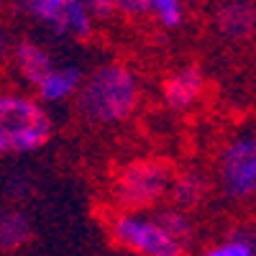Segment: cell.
Instances as JSON below:
<instances>
[{"instance_id": "cell-15", "label": "cell", "mask_w": 256, "mask_h": 256, "mask_svg": "<svg viewBox=\"0 0 256 256\" xmlns=\"http://www.w3.org/2000/svg\"><path fill=\"white\" fill-rule=\"evenodd\" d=\"M92 18H108L116 10V0H80Z\"/></svg>"}, {"instance_id": "cell-14", "label": "cell", "mask_w": 256, "mask_h": 256, "mask_svg": "<svg viewBox=\"0 0 256 256\" xmlns=\"http://www.w3.org/2000/svg\"><path fill=\"white\" fill-rule=\"evenodd\" d=\"M254 254V241L248 236H230L220 246L210 248V256H251Z\"/></svg>"}, {"instance_id": "cell-12", "label": "cell", "mask_w": 256, "mask_h": 256, "mask_svg": "<svg viewBox=\"0 0 256 256\" xmlns=\"http://www.w3.org/2000/svg\"><path fill=\"white\" fill-rule=\"evenodd\" d=\"M156 223L172 236L180 246H184L187 244V238H190V223H187V218L182 216V212H162V216L156 218Z\"/></svg>"}, {"instance_id": "cell-8", "label": "cell", "mask_w": 256, "mask_h": 256, "mask_svg": "<svg viewBox=\"0 0 256 256\" xmlns=\"http://www.w3.org/2000/svg\"><path fill=\"white\" fill-rule=\"evenodd\" d=\"M200 90H202V74L195 67H187V70L169 77L166 100H169V105H174V108H184V105H190L200 95Z\"/></svg>"}, {"instance_id": "cell-11", "label": "cell", "mask_w": 256, "mask_h": 256, "mask_svg": "<svg viewBox=\"0 0 256 256\" xmlns=\"http://www.w3.org/2000/svg\"><path fill=\"white\" fill-rule=\"evenodd\" d=\"M28 236L31 228L24 216H16V212L0 216V248H18L28 241Z\"/></svg>"}, {"instance_id": "cell-4", "label": "cell", "mask_w": 256, "mask_h": 256, "mask_svg": "<svg viewBox=\"0 0 256 256\" xmlns=\"http://www.w3.org/2000/svg\"><path fill=\"white\" fill-rule=\"evenodd\" d=\"M24 8L54 34L84 38L92 31V16L80 0H24Z\"/></svg>"}, {"instance_id": "cell-1", "label": "cell", "mask_w": 256, "mask_h": 256, "mask_svg": "<svg viewBox=\"0 0 256 256\" xmlns=\"http://www.w3.org/2000/svg\"><path fill=\"white\" fill-rule=\"evenodd\" d=\"M136 98H138L136 77L126 67L110 64V67L98 70L82 84L80 108L95 123H113L131 113Z\"/></svg>"}, {"instance_id": "cell-18", "label": "cell", "mask_w": 256, "mask_h": 256, "mask_svg": "<svg viewBox=\"0 0 256 256\" xmlns=\"http://www.w3.org/2000/svg\"><path fill=\"white\" fill-rule=\"evenodd\" d=\"M6 54H8V34H6L3 26H0V62L6 59Z\"/></svg>"}, {"instance_id": "cell-3", "label": "cell", "mask_w": 256, "mask_h": 256, "mask_svg": "<svg viewBox=\"0 0 256 256\" xmlns=\"http://www.w3.org/2000/svg\"><path fill=\"white\" fill-rule=\"evenodd\" d=\"M113 236L120 246L144 256H174L182 246L152 218L141 216H120L113 223Z\"/></svg>"}, {"instance_id": "cell-5", "label": "cell", "mask_w": 256, "mask_h": 256, "mask_svg": "<svg viewBox=\"0 0 256 256\" xmlns=\"http://www.w3.org/2000/svg\"><path fill=\"white\" fill-rule=\"evenodd\" d=\"M220 182L230 198L244 200L256 187V144L251 136L233 141L220 159Z\"/></svg>"}, {"instance_id": "cell-10", "label": "cell", "mask_w": 256, "mask_h": 256, "mask_svg": "<svg viewBox=\"0 0 256 256\" xmlns=\"http://www.w3.org/2000/svg\"><path fill=\"white\" fill-rule=\"evenodd\" d=\"M218 26L226 36L230 38H241L251 28V8L244 3H228L218 13Z\"/></svg>"}, {"instance_id": "cell-19", "label": "cell", "mask_w": 256, "mask_h": 256, "mask_svg": "<svg viewBox=\"0 0 256 256\" xmlns=\"http://www.w3.org/2000/svg\"><path fill=\"white\" fill-rule=\"evenodd\" d=\"M0 6H3V0H0Z\"/></svg>"}, {"instance_id": "cell-7", "label": "cell", "mask_w": 256, "mask_h": 256, "mask_svg": "<svg viewBox=\"0 0 256 256\" xmlns=\"http://www.w3.org/2000/svg\"><path fill=\"white\" fill-rule=\"evenodd\" d=\"M82 84V74L80 70L74 67H62V70H49L44 74V80H41L36 88H38V95L41 100L46 102H59V100H67L70 95H74L80 90Z\"/></svg>"}, {"instance_id": "cell-6", "label": "cell", "mask_w": 256, "mask_h": 256, "mask_svg": "<svg viewBox=\"0 0 256 256\" xmlns=\"http://www.w3.org/2000/svg\"><path fill=\"white\" fill-rule=\"evenodd\" d=\"M169 174L162 164L141 162L134 164L120 180V198L128 205H148L166 190Z\"/></svg>"}, {"instance_id": "cell-17", "label": "cell", "mask_w": 256, "mask_h": 256, "mask_svg": "<svg viewBox=\"0 0 256 256\" xmlns=\"http://www.w3.org/2000/svg\"><path fill=\"white\" fill-rule=\"evenodd\" d=\"M116 8H120L128 16H141L148 10V3L146 0H116Z\"/></svg>"}, {"instance_id": "cell-13", "label": "cell", "mask_w": 256, "mask_h": 256, "mask_svg": "<svg viewBox=\"0 0 256 256\" xmlns=\"http://www.w3.org/2000/svg\"><path fill=\"white\" fill-rule=\"evenodd\" d=\"M148 10H154L156 18L162 20L164 26H180L182 24V6L180 0H146Z\"/></svg>"}, {"instance_id": "cell-9", "label": "cell", "mask_w": 256, "mask_h": 256, "mask_svg": "<svg viewBox=\"0 0 256 256\" xmlns=\"http://www.w3.org/2000/svg\"><path fill=\"white\" fill-rule=\"evenodd\" d=\"M16 64H18V72L26 82L38 84L44 80V74L52 70V59L44 49H38L36 44H20L16 49Z\"/></svg>"}, {"instance_id": "cell-16", "label": "cell", "mask_w": 256, "mask_h": 256, "mask_svg": "<svg viewBox=\"0 0 256 256\" xmlns=\"http://www.w3.org/2000/svg\"><path fill=\"white\" fill-rule=\"evenodd\" d=\"M174 195H177L180 205H182V202H184V205H192V202H195V198H198V184L192 182V180H184V182L177 184Z\"/></svg>"}, {"instance_id": "cell-2", "label": "cell", "mask_w": 256, "mask_h": 256, "mask_svg": "<svg viewBox=\"0 0 256 256\" xmlns=\"http://www.w3.org/2000/svg\"><path fill=\"white\" fill-rule=\"evenodd\" d=\"M52 120L38 102L24 95H0V154H20L44 146Z\"/></svg>"}]
</instances>
